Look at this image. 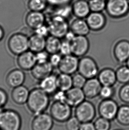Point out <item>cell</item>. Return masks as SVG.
<instances>
[{"instance_id": "54", "label": "cell", "mask_w": 129, "mask_h": 130, "mask_svg": "<svg viewBox=\"0 0 129 130\" xmlns=\"http://www.w3.org/2000/svg\"></svg>"}, {"instance_id": "7", "label": "cell", "mask_w": 129, "mask_h": 130, "mask_svg": "<svg viewBox=\"0 0 129 130\" xmlns=\"http://www.w3.org/2000/svg\"><path fill=\"white\" fill-rule=\"evenodd\" d=\"M96 114V108L94 104L88 100H84L75 107V116L81 123L92 121Z\"/></svg>"}, {"instance_id": "18", "label": "cell", "mask_w": 129, "mask_h": 130, "mask_svg": "<svg viewBox=\"0 0 129 130\" xmlns=\"http://www.w3.org/2000/svg\"><path fill=\"white\" fill-rule=\"evenodd\" d=\"M85 98L82 88L73 87L66 91V102L71 107H76L85 100Z\"/></svg>"}, {"instance_id": "16", "label": "cell", "mask_w": 129, "mask_h": 130, "mask_svg": "<svg viewBox=\"0 0 129 130\" xmlns=\"http://www.w3.org/2000/svg\"><path fill=\"white\" fill-rule=\"evenodd\" d=\"M71 4L72 15L76 18H86L91 12L89 1L87 0H75Z\"/></svg>"}, {"instance_id": "1", "label": "cell", "mask_w": 129, "mask_h": 130, "mask_svg": "<svg viewBox=\"0 0 129 130\" xmlns=\"http://www.w3.org/2000/svg\"><path fill=\"white\" fill-rule=\"evenodd\" d=\"M49 95L40 88H35L31 90L27 102L28 109L33 114L44 112L50 104Z\"/></svg>"}, {"instance_id": "46", "label": "cell", "mask_w": 129, "mask_h": 130, "mask_svg": "<svg viewBox=\"0 0 129 130\" xmlns=\"http://www.w3.org/2000/svg\"><path fill=\"white\" fill-rule=\"evenodd\" d=\"M79 130H96L94 124L92 122L81 123Z\"/></svg>"}, {"instance_id": "23", "label": "cell", "mask_w": 129, "mask_h": 130, "mask_svg": "<svg viewBox=\"0 0 129 130\" xmlns=\"http://www.w3.org/2000/svg\"><path fill=\"white\" fill-rule=\"evenodd\" d=\"M39 88L48 94L52 95L58 89L57 76L51 74L39 81Z\"/></svg>"}, {"instance_id": "14", "label": "cell", "mask_w": 129, "mask_h": 130, "mask_svg": "<svg viewBox=\"0 0 129 130\" xmlns=\"http://www.w3.org/2000/svg\"><path fill=\"white\" fill-rule=\"evenodd\" d=\"M115 59L119 63H124L129 58V41L121 40L118 41L113 48Z\"/></svg>"}, {"instance_id": "6", "label": "cell", "mask_w": 129, "mask_h": 130, "mask_svg": "<svg viewBox=\"0 0 129 130\" xmlns=\"http://www.w3.org/2000/svg\"><path fill=\"white\" fill-rule=\"evenodd\" d=\"M72 107L66 102L54 101L51 106L50 114L56 122L66 123L71 117Z\"/></svg>"}, {"instance_id": "24", "label": "cell", "mask_w": 129, "mask_h": 130, "mask_svg": "<svg viewBox=\"0 0 129 130\" xmlns=\"http://www.w3.org/2000/svg\"><path fill=\"white\" fill-rule=\"evenodd\" d=\"M70 30L76 36H87L90 32V29L86 20L76 18L70 24Z\"/></svg>"}, {"instance_id": "31", "label": "cell", "mask_w": 129, "mask_h": 130, "mask_svg": "<svg viewBox=\"0 0 129 130\" xmlns=\"http://www.w3.org/2000/svg\"><path fill=\"white\" fill-rule=\"evenodd\" d=\"M48 4L46 0H28V7L31 11L42 12Z\"/></svg>"}, {"instance_id": "15", "label": "cell", "mask_w": 129, "mask_h": 130, "mask_svg": "<svg viewBox=\"0 0 129 130\" xmlns=\"http://www.w3.org/2000/svg\"><path fill=\"white\" fill-rule=\"evenodd\" d=\"M17 63L23 70H32L37 63L35 54L30 50L22 53L18 56Z\"/></svg>"}, {"instance_id": "37", "label": "cell", "mask_w": 129, "mask_h": 130, "mask_svg": "<svg viewBox=\"0 0 129 130\" xmlns=\"http://www.w3.org/2000/svg\"><path fill=\"white\" fill-rule=\"evenodd\" d=\"M73 87L82 88L87 79L80 73H76L72 76Z\"/></svg>"}, {"instance_id": "41", "label": "cell", "mask_w": 129, "mask_h": 130, "mask_svg": "<svg viewBox=\"0 0 129 130\" xmlns=\"http://www.w3.org/2000/svg\"><path fill=\"white\" fill-rule=\"evenodd\" d=\"M62 56L60 53L50 55L49 62L54 68L58 67L61 61Z\"/></svg>"}, {"instance_id": "17", "label": "cell", "mask_w": 129, "mask_h": 130, "mask_svg": "<svg viewBox=\"0 0 129 130\" xmlns=\"http://www.w3.org/2000/svg\"><path fill=\"white\" fill-rule=\"evenodd\" d=\"M102 87L97 78H93L87 79L82 90L86 98L92 99L99 95Z\"/></svg>"}, {"instance_id": "26", "label": "cell", "mask_w": 129, "mask_h": 130, "mask_svg": "<svg viewBox=\"0 0 129 130\" xmlns=\"http://www.w3.org/2000/svg\"><path fill=\"white\" fill-rule=\"evenodd\" d=\"M46 43V38L35 33L29 37V49L35 53L45 50Z\"/></svg>"}, {"instance_id": "53", "label": "cell", "mask_w": 129, "mask_h": 130, "mask_svg": "<svg viewBox=\"0 0 129 130\" xmlns=\"http://www.w3.org/2000/svg\"><path fill=\"white\" fill-rule=\"evenodd\" d=\"M105 1H106H106H108V0H105Z\"/></svg>"}, {"instance_id": "21", "label": "cell", "mask_w": 129, "mask_h": 130, "mask_svg": "<svg viewBox=\"0 0 129 130\" xmlns=\"http://www.w3.org/2000/svg\"><path fill=\"white\" fill-rule=\"evenodd\" d=\"M97 77L102 86H114L117 82L115 71L109 68L102 69Z\"/></svg>"}, {"instance_id": "48", "label": "cell", "mask_w": 129, "mask_h": 130, "mask_svg": "<svg viewBox=\"0 0 129 130\" xmlns=\"http://www.w3.org/2000/svg\"><path fill=\"white\" fill-rule=\"evenodd\" d=\"M5 36V31L3 28L0 25V42L3 39Z\"/></svg>"}, {"instance_id": "28", "label": "cell", "mask_w": 129, "mask_h": 130, "mask_svg": "<svg viewBox=\"0 0 129 130\" xmlns=\"http://www.w3.org/2000/svg\"><path fill=\"white\" fill-rule=\"evenodd\" d=\"M58 89L63 91H68L73 87L72 76L69 74L60 73L57 76Z\"/></svg>"}, {"instance_id": "43", "label": "cell", "mask_w": 129, "mask_h": 130, "mask_svg": "<svg viewBox=\"0 0 129 130\" xmlns=\"http://www.w3.org/2000/svg\"><path fill=\"white\" fill-rule=\"evenodd\" d=\"M49 5L54 7H59L64 5H70L73 0H46Z\"/></svg>"}, {"instance_id": "13", "label": "cell", "mask_w": 129, "mask_h": 130, "mask_svg": "<svg viewBox=\"0 0 129 130\" xmlns=\"http://www.w3.org/2000/svg\"><path fill=\"white\" fill-rule=\"evenodd\" d=\"M86 21L90 30L97 32L102 30L105 27L106 18L102 12H91L86 18Z\"/></svg>"}, {"instance_id": "35", "label": "cell", "mask_w": 129, "mask_h": 130, "mask_svg": "<svg viewBox=\"0 0 129 130\" xmlns=\"http://www.w3.org/2000/svg\"><path fill=\"white\" fill-rule=\"evenodd\" d=\"M115 92V90L113 86H102L99 96L102 100L111 99L113 96Z\"/></svg>"}, {"instance_id": "47", "label": "cell", "mask_w": 129, "mask_h": 130, "mask_svg": "<svg viewBox=\"0 0 129 130\" xmlns=\"http://www.w3.org/2000/svg\"><path fill=\"white\" fill-rule=\"evenodd\" d=\"M76 36H77L73 32L70 30L66 33L64 38V40L71 43L73 41L74 39H75Z\"/></svg>"}, {"instance_id": "8", "label": "cell", "mask_w": 129, "mask_h": 130, "mask_svg": "<svg viewBox=\"0 0 129 130\" xmlns=\"http://www.w3.org/2000/svg\"><path fill=\"white\" fill-rule=\"evenodd\" d=\"M78 72L87 79L96 78L99 72L96 61L89 56H84L79 59Z\"/></svg>"}, {"instance_id": "25", "label": "cell", "mask_w": 129, "mask_h": 130, "mask_svg": "<svg viewBox=\"0 0 129 130\" xmlns=\"http://www.w3.org/2000/svg\"><path fill=\"white\" fill-rule=\"evenodd\" d=\"M30 91L26 87L21 85L13 88L11 97L13 101L18 105L26 104Z\"/></svg>"}, {"instance_id": "20", "label": "cell", "mask_w": 129, "mask_h": 130, "mask_svg": "<svg viewBox=\"0 0 129 130\" xmlns=\"http://www.w3.org/2000/svg\"><path fill=\"white\" fill-rule=\"evenodd\" d=\"M25 80V74L21 69H14L8 73L6 82L10 88H16L23 85Z\"/></svg>"}, {"instance_id": "19", "label": "cell", "mask_w": 129, "mask_h": 130, "mask_svg": "<svg viewBox=\"0 0 129 130\" xmlns=\"http://www.w3.org/2000/svg\"><path fill=\"white\" fill-rule=\"evenodd\" d=\"M46 17L42 12L31 11L27 14L25 22L29 28L34 30L45 25Z\"/></svg>"}, {"instance_id": "32", "label": "cell", "mask_w": 129, "mask_h": 130, "mask_svg": "<svg viewBox=\"0 0 129 130\" xmlns=\"http://www.w3.org/2000/svg\"><path fill=\"white\" fill-rule=\"evenodd\" d=\"M106 2L105 0H89L91 12H102L106 9Z\"/></svg>"}, {"instance_id": "34", "label": "cell", "mask_w": 129, "mask_h": 130, "mask_svg": "<svg viewBox=\"0 0 129 130\" xmlns=\"http://www.w3.org/2000/svg\"><path fill=\"white\" fill-rule=\"evenodd\" d=\"M94 124L96 130H110L111 127L110 120L102 117L97 118Z\"/></svg>"}, {"instance_id": "33", "label": "cell", "mask_w": 129, "mask_h": 130, "mask_svg": "<svg viewBox=\"0 0 129 130\" xmlns=\"http://www.w3.org/2000/svg\"><path fill=\"white\" fill-rule=\"evenodd\" d=\"M56 8L57 9L53 13L54 15L61 16L62 18L68 20L71 15L72 14L71 6L70 5L56 7Z\"/></svg>"}, {"instance_id": "50", "label": "cell", "mask_w": 129, "mask_h": 130, "mask_svg": "<svg viewBox=\"0 0 129 130\" xmlns=\"http://www.w3.org/2000/svg\"><path fill=\"white\" fill-rule=\"evenodd\" d=\"M4 109H3V108L2 107H0V114L2 112V111H3Z\"/></svg>"}, {"instance_id": "10", "label": "cell", "mask_w": 129, "mask_h": 130, "mask_svg": "<svg viewBox=\"0 0 129 130\" xmlns=\"http://www.w3.org/2000/svg\"><path fill=\"white\" fill-rule=\"evenodd\" d=\"M79 61L78 57L73 54L62 56L58 69L60 73L72 75L78 71Z\"/></svg>"}, {"instance_id": "27", "label": "cell", "mask_w": 129, "mask_h": 130, "mask_svg": "<svg viewBox=\"0 0 129 130\" xmlns=\"http://www.w3.org/2000/svg\"><path fill=\"white\" fill-rule=\"evenodd\" d=\"M61 43V39L49 36L46 38L45 50L50 55L59 53Z\"/></svg>"}, {"instance_id": "52", "label": "cell", "mask_w": 129, "mask_h": 130, "mask_svg": "<svg viewBox=\"0 0 129 130\" xmlns=\"http://www.w3.org/2000/svg\"><path fill=\"white\" fill-rule=\"evenodd\" d=\"M128 2V3L129 4V0H127Z\"/></svg>"}, {"instance_id": "2", "label": "cell", "mask_w": 129, "mask_h": 130, "mask_svg": "<svg viewBox=\"0 0 129 130\" xmlns=\"http://www.w3.org/2000/svg\"><path fill=\"white\" fill-rule=\"evenodd\" d=\"M22 119L20 115L12 109H4L0 114V130H20Z\"/></svg>"}, {"instance_id": "36", "label": "cell", "mask_w": 129, "mask_h": 130, "mask_svg": "<svg viewBox=\"0 0 129 130\" xmlns=\"http://www.w3.org/2000/svg\"><path fill=\"white\" fill-rule=\"evenodd\" d=\"M119 98L122 102L129 104V83L123 85L119 89Z\"/></svg>"}, {"instance_id": "12", "label": "cell", "mask_w": 129, "mask_h": 130, "mask_svg": "<svg viewBox=\"0 0 129 130\" xmlns=\"http://www.w3.org/2000/svg\"><path fill=\"white\" fill-rule=\"evenodd\" d=\"M71 44L72 54L78 58L84 56L89 50L90 43L86 36H77Z\"/></svg>"}, {"instance_id": "42", "label": "cell", "mask_w": 129, "mask_h": 130, "mask_svg": "<svg viewBox=\"0 0 129 130\" xmlns=\"http://www.w3.org/2000/svg\"><path fill=\"white\" fill-rule=\"evenodd\" d=\"M52 99L54 101L66 102V92L58 89L52 94Z\"/></svg>"}, {"instance_id": "38", "label": "cell", "mask_w": 129, "mask_h": 130, "mask_svg": "<svg viewBox=\"0 0 129 130\" xmlns=\"http://www.w3.org/2000/svg\"><path fill=\"white\" fill-rule=\"evenodd\" d=\"M81 123L76 116H71L66 122V128L67 130H79Z\"/></svg>"}, {"instance_id": "51", "label": "cell", "mask_w": 129, "mask_h": 130, "mask_svg": "<svg viewBox=\"0 0 129 130\" xmlns=\"http://www.w3.org/2000/svg\"><path fill=\"white\" fill-rule=\"evenodd\" d=\"M122 130V129H117V130Z\"/></svg>"}, {"instance_id": "22", "label": "cell", "mask_w": 129, "mask_h": 130, "mask_svg": "<svg viewBox=\"0 0 129 130\" xmlns=\"http://www.w3.org/2000/svg\"><path fill=\"white\" fill-rule=\"evenodd\" d=\"M54 67L49 61L45 63H37L31 70L33 77L40 81L52 74Z\"/></svg>"}, {"instance_id": "9", "label": "cell", "mask_w": 129, "mask_h": 130, "mask_svg": "<svg viewBox=\"0 0 129 130\" xmlns=\"http://www.w3.org/2000/svg\"><path fill=\"white\" fill-rule=\"evenodd\" d=\"M119 107L117 102L112 99L103 100L98 106V111L100 117L111 121L116 119Z\"/></svg>"}, {"instance_id": "30", "label": "cell", "mask_w": 129, "mask_h": 130, "mask_svg": "<svg viewBox=\"0 0 129 130\" xmlns=\"http://www.w3.org/2000/svg\"><path fill=\"white\" fill-rule=\"evenodd\" d=\"M115 72L117 82L123 85L129 83V68L126 65H121Z\"/></svg>"}, {"instance_id": "4", "label": "cell", "mask_w": 129, "mask_h": 130, "mask_svg": "<svg viewBox=\"0 0 129 130\" xmlns=\"http://www.w3.org/2000/svg\"><path fill=\"white\" fill-rule=\"evenodd\" d=\"M8 47L11 53L19 56L29 49V37L22 32L13 34L8 41Z\"/></svg>"}, {"instance_id": "5", "label": "cell", "mask_w": 129, "mask_h": 130, "mask_svg": "<svg viewBox=\"0 0 129 130\" xmlns=\"http://www.w3.org/2000/svg\"><path fill=\"white\" fill-rule=\"evenodd\" d=\"M105 10L111 18L119 19L129 13V4L127 0H108Z\"/></svg>"}, {"instance_id": "39", "label": "cell", "mask_w": 129, "mask_h": 130, "mask_svg": "<svg viewBox=\"0 0 129 130\" xmlns=\"http://www.w3.org/2000/svg\"><path fill=\"white\" fill-rule=\"evenodd\" d=\"M59 53L62 56L72 54L71 43L65 40L61 41Z\"/></svg>"}, {"instance_id": "44", "label": "cell", "mask_w": 129, "mask_h": 130, "mask_svg": "<svg viewBox=\"0 0 129 130\" xmlns=\"http://www.w3.org/2000/svg\"><path fill=\"white\" fill-rule=\"evenodd\" d=\"M34 33L45 38L48 37L50 34L47 25H44L34 30Z\"/></svg>"}, {"instance_id": "3", "label": "cell", "mask_w": 129, "mask_h": 130, "mask_svg": "<svg viewBox=\"0 0 129 130\" xmlns=\"http://www.w3.org/2000/svg\"><path fill=\"white\" fill-rule=\"evenodd\" d=\"M47 26L50 34L60 39L64 38L66 33L70 30L68 20L54 14L48 20Z\"/></svg>"}, {"instance_id": "49", "label": "cell", "mask_w": 129, "mask_h": 130, "mask_svg": "<svg viewBox=\"0 0 129 130\" xmlns=\"http://www.w3.org/2000/svg\"><path fill=\"white\" fill-rule=\"evenodd\" d=\"M126 65L129 68V58L126 62Z\"/></svg>"}, {"instance_id": "11", "label": "cell", "mask_w": 129, "mask_h": 130, "mask_svg": "<svg viewBox=\"0 0 129 130\" xmlns=\"http://www.w3.org/2000/svg\"><path fill=\"white\" fill-rule=\"evenodd\" d=\"M54 120L51 114L47 113L36 115L32 122V130H51L54 126Z\"/></svg>"}, {"instance_id": "45", "label": "cell", "mask_w": 129, "mask_h": 130, "mask_svg": "<svg viewBox=\"0 0 129 130\" xmlns=\"http://www.w3.org/2000/svg\"><path fill=\"white\" fill-rule=\"evenodd\" d=\"M8 101V96L4 90L0 88V107H3Z\"/></svg>"}, {"instance_id": "29", "label": "cell", "mask_w": 129, "mask_h": 130, "mask_svg": "<svg viewBox=\"0 0 129 130\" xmlns=\"http://www.w3.org/2000/svg\"><path fill=\"white\" fill-rule=\"evenodd\" d=\"M116 119L118 123L123 126H129V105L124 104L119 107Z\"/></svg>"}, {"instance_id": "40", "label": "cell", "mask_w": 129, "mask_h": 130, "mask_svg": "<svg viewBox=\"0 0 129 130\" xmlns=\"http://www.w3.org/2000/svg\"><path fill=\"white\" fill-rule=\"evenodd\" d=\"M37 63H45L49 61L50 56L46 50L36 53Z\"/></svg>"}]
</instances>
